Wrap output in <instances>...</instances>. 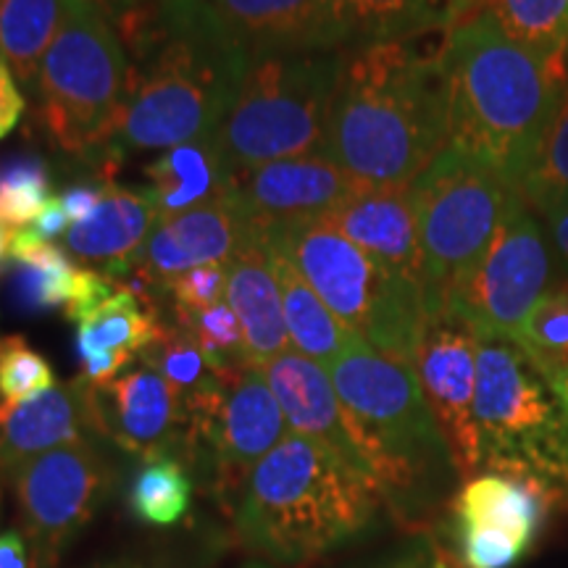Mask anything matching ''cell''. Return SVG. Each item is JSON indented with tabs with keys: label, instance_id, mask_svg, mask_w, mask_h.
I'll return each mask as SVG.
<instances>
[{
	"label": "cell",
	"instance_id": "6da1fadb",
	"mask_svg": "<svg viewBox=\"0 0 568 568\" xmlns=\"http://www.w3.org/2000/svg\"><path fill=\"white\" fill-rule=\"evenodd\" d=\"M450 142L443 55L416 40L343 48L322 153L358 187H410Z\"/></svg>",
	"mask_w": 568,
	"mask_h": 568
},
{
	"label": "cell",
	"instance_id": "7a4b0ae2",
	"mask_svg": "<svg viewBox=\"0 0 568 568\" xmlns=\"http://www.w3.org/2000/svg\"><path fill=\"white\" fill-rule=\"evenodd\" d=\"M450 145L477 155L521 195L564 98L568 69L510 40L487 11L445 32Z\"/></svg>",
	"mask_w": 568,
	"mask_h": 568
},
{
	"label": "cell",
	"instance_id": "3957f363",
	"mask_svg": "<svg viewBox=\"0 0 568 568\" xmlns=\"http://www.w3.org/2000/svg\"><path fill=\"white\" fill-rule=\"evenodd\" d=\"M166 34L138 67L122 124L109 153L169 151L182 142L216 138L237 95L251 53L203 0H163Z\"/></svg>",
	"mask_w": 568,
	"mask_h": 568
},
{
	"label": "cell",
	"instance_id": "277c9868",
	"mask_svg": "<svg viewBox=\"0 0 568 568\" xmlns=\"http://www.w3.org/2000/svg\"><path fill=\"white\" fill-rule=\"evenodd\" d=\"M329 376L382 503L400 518L429 514L458 471L416 368L355 337Z\"/></svg>",
	"mask_w": 568,
	"mask_h": 568
},
{
	"label": "cell",
	"instance_id": "5b68a950",
	"mask_svg": "<svg viewBox=\"0 0 568 568\" xmlns=\"http://www.w3.org/2000/svg\"><path fill=\"white\" fill-rule=\"evenodd\" d=\"M382 497L314 439L287 437L253 468L234 508L240 542L274 564H314L368 529Z\"/></svg>",
	"mask_w": 568,
	"mask_h": 568
},
{
	"label": "cell",
	"instance_id": "8992f818",
	"mask_svg": "<svg viewBox=\"0 0 568 568\" xmlns=\"http://www.w3.org/2000/svg\"><path fill=\"white\" fill-rule=\"evenodd\" d=\"M474 416L481 471L521 481L548 508H568V410L518 345L481 339Z\"/></svg>",
	"mask_w": 568,
	"mask_h": 568
},
{
	"label": "cell",
	"instance_id": "52a82bcc",
	"mask_svg": "<svg viewBox=\"0 0 568 568\" xmlns=\"http://www.w3.org/2000/svg\"><path fill=\"white\" fill-rule=\"evenodd\" d=\"M264 237L293 261L351 335L414 366L426 326L424 293L416 282L389 272L324 219L274 226Z\"/></svg>",
	"mask_w": 568,
	"mask_h": 568
},
{
	"label": "cell",
	"instance_id": "ba28073f",
	"mask_svg": "<svg viewBox=\"0 0 568 568\" xmlns=\"http://www.w3.org/2000/svg\"><path fill=\"white\" fill-rule=\"evenodd\" d=\"M339 53L251 55L216 142L234 176L264 163L322 153L335 98Z\"/></svg>",
	"mask_w": 568,
	"mask_h": 568
},
{
	"label": "cell",
	"instance_id": "9c48e42d",
	"mask_svg": "<svg viewBox=\"0 0 568 568\" xmlns=\"http://www.w3.org/2000/svg\"><path fill=\"white\" fill-rule=\"evenodd\" d=\"M38 116L59 151L105 159L122 124L130 59L98 6L80 0L38 74Z\"/></svg>",
	"mask_w": 568,
	"mask_h": 568
},
{
	"label": "cell",
	"instance_id": "30bf717a",
	"mask_svg": "<svg viewBox=\"0 0 568 568\" xmlns=\"http://www.w3.org/2000/svg\"><path fill=\"white\" fill-rule=\"evenodd\" d=\"M422 251L426 318L445 311L453 290L474 272L495 240L516 190L489 163L450 145L410 184Z\"/></svg>",
	"mask_w": 568,
	"mask_h": 568
},
{
	"label": "cell",
	"instance_id": "8fae6325",
	"mask_svg": "<svg viewBox=\"0 0 568 568\" xmlns=\"http://www.w3.org/2000/svg\"><path fill=\"white\" fill-rule=\"evenodd\" d=\"M556 255L539 216L514 195L487 253L447 297V316H456L479 339L514 343L537 303L556 284Z\"/></svg>",
	"mask_w": 568,
	"mask_h": 568
},
{
	"label": "cell",
	"instance_id": "7c38bea8",
	"mask_svg": "<svg viewBox=\"0 0 568 568\" xmlns=\"http://www.w3.org/2000/svg\"><path fill=\"white\" fill-rule=\"evenodd\" d=\"M195 460H209L211 487L234 516L253 468L287 437V422L258 366L219 374V385L190 408Z\"/></svg>",
	"mask_w": 568,
	"mask_h": 568
},
{
	"label": "cell",
	"instance_id": "4fadbf2b",
	"mask_svg": "<svg viewBox=\"0 0 568 568\" xmlns=\"http://www.w3.org/2000/svg\"><path fill=\"white\" fill-rule=\"evenodd\" d=\"M19 531L34 568H53L101 508L113 474L90 439L30 458L11 474Z\"/></svg>",
	"mask_w": 568,
	"mask_h": 568
},
{
	"label": "cell",
	"instance_id": "5bb4252c",
	"mask_svg": "<svg viewBox=\"0 0 568 568\" xmlns=\"http://www.w3.org/2000/svg\"><path fill=\"white\" fill-rule=\"evenodd\" d=\"M84 389L92 435L111 439L142 460L180 458L187 468L195 464L187 403L151 366H130L105 385L84 382Z\"/></svg>",
	"mask_w": 568,
	"mask_h": 568
},
{
	"label": "cell",
	"instance_id": "9a60e30c",
	"mask_svg": "<svg viewBox=\"0 0 568 568\" xmlns=\"http://www.w3.org/2000/svg\"><path fill=\"white\" fill-rule=\"evenodd\" d=\"M479 345L481 339L471 326L456 316L439 314L426 318L414 361L418 385L450 447L460 481L481 474L479 429L474 416Z\"/></svg>",
	"mask_w": 568,
	"mask_h": 568
},
{
	"label": "cell",
	"instance_id": "2e32d148",
	"mask_svg": "<svg viewBox=\"0 0 568 568\" xmlns=\"http://www.w3.org/2000/svg\"><path fill=\"white\" fill-rule=\"evenodd\" d=\"M358 184L324 153L264 163L234 176L232 205L247 232L266 234L274 226L324 219Z\"/></svg>",
	"mask_w": 568,
	"mask_h": 568
},
{
	"label": "cell",
	"instance_id": "e0dca14e",
	"mask_svg": "<svg viewBox=\"0 0 568 568\" xmlns=\"http://www.w3.org/2000/svg\"><path fill=\"white\" fill-rule=\"evenodd\" d=\"M243 237L245 226L234 211L232 197L224 203L203 205L155 224L132 274L145 290L166 293V284L190 268L226 264Z\"/></svg>",
	"mask_w": 568,
	"mask_h": 568
},
{
	"label": "cell",
	"instance_id": "ac0fdd59",
	"mask_svg": "<svg viewBox=\"0 0 568 568\" xmlns=\"http://www.w3.org/2000/svg\"><path fill=\"white\" fill-rule=\"evenodd\" d=\"M261 372L280 400L284 422L293 435L314 439L329 453H335L337 458H343L347 466H353L355 471L368 477L364 458L347 429L345 410L339 406L332 376L324 366L290 347L274 361H268Z\"/></svg>",
	"mask_w": 568,
	"mask_h": 568
},
{
	"label": "cell",
	"instance_id": "d6986e66",
	"mask_svg": "<svg viewBox=\"0 0 568 568\" xmlns=\"http://www.w3.org/2000/svg\"><path fill=\"white\" fill-rule=\"evenodd\" d=\"M343 237L422 287V251L410 187H358L324 216Z\"/></svg>",
	"mask_w": 568,
	"mask_h": 568
},
{
	"label": "cell",
	"instance_id": "ffe728a7",
	"mask_svg": "<svg viewBox=\"0 0 568 568\" xmlns=\"http://www.w3.org/2000/svg\"><path fill=\"white\" fill-rule=\"evenodd\" d=\"M90 432L88 389L82 376L30 400H0V474L11 477L30 458L84 443Z\"/></svg>",
	"mask_w": 568,
	"mask_h": 568
},
{
	"label": "cell",
	"instance_id": "44dd1931",
	"mask_svg": "<svg viewBox=\"0 0 568 568\" xmlns=\"http://www.w3.org/2000/svg\"><path fill=\"white\" fill-rule=\"evenodd\" d=\"M251 55L343 51L329 0H211Z\"/></svg>",
	"mask_w": 568,
	"mask_h": 568
},
{
	"label": "cell",
	"instance_id": "7402d4cb",
	"mask_svg": "<svg viewBox=\"0 0 568 568\" xmlns=\"http://www.w3.org/2000/svg\"><path fill=\"white\" fill-rule=\"evenodd\" d=\"M226 303L243 326L253 366L264 368L276 355L290 351L280 284L264 234L245 230L243 243L226 261Z\"/></svg>",
	"mask_w": 568,
	"mask_h": 568
},
{
	"label": "cell",
	"instance_id": "603a6c76",
	"mask_svg": "<svg viewBox=\"0 0 568 568\" xmlns=\"http://www.w3.org/2000/svg\"><path fill=\"white\" fill-rule=\"evenodd\" d=\"M155 224L153 205L142 190L138 193L109 182L95 213L80 224H71L63 234V245L77 258L101 266V274L119 282L134 272Z\"/></svg>",
	"mask_w": 568,
	"mask_h": 568
},
{
	"label": "cell",
	"instance_id": "cb8c5ba5",
	"mask_svg": "<svg viewBox=\"0 0 568 568\" xmlns=\"http://www.w3.org/2000/svg\"><path fill=\"white\" fill-rule=\"evenodd\" d=\"M145 180L148 187L142 193L151 201L159 224L203 205L230 201L234 190V172L216 138L169 148L148 163Z\"/></svg>",
	"mask_w": 568,
	"mask_h": 568
},
{
	"label": "cell",
	"instance_id": "d4e9b609",
	"mask_svg": "<svg viewBox=\"0 0 568 568\" xmlns=\"http://www.w3.org/2000/svg\"><path fill=\"white\" fill-rule=\"evenodd\" d=\"M343 48L416 40L456 24L450 0H329Z\"/></svg>",
	"mask_w": 568,
	"mask_h": 568
},
{
	"label": "cell",
	"instance_id": "484cf974",
	"mask_svg": "<svg viewBox=\"0 0 568 568\" xmlns=\"http://www.w3.org/2000/svg\"><path fill=\"white\" fill-rule=\"evenodd\" d=\"M548 510L542 497L531 487L489 471L464 481V487L453 497L456 529L506 531L527 550L542 529Z\"/></svg>",
	"mask_w": 568,
	"mask_h": 568
},
{
	"label": "cell",
	"instance_id": "4316f807",
	"mask_svg": "<svg viewBox=\"0 0 568 568\" xmlns=\"http://www.w3.org/2000/svg\"><path fill=\"white\" fill-rule=\"evenodd\" d=\"M268 253H272L274 276L276 284H280L282 316L290 347L329 372V366L345 353V347L353 343L355 335H351L337 322V316L326 308L316 290L303 280L287 255H282L272 243H268Z\"/></svg>",
	"mask_w": 568,
	"mask_h": 568
},
{
	"label": "cell",
	"instance_id": "83f0119b",
	"mask_svg": "<svg viewBox=\"0 0 568 568\" xmlns=\"http://www.w3.org/2000/svg\"><path fill=\"white\" fill-rule=\"evenodd\" d=\"M161 326L159 305L140 284L119 282L116 290L77 322V353L80 361L98 355H138L151 345Z\"/></svg>",
	"mask_w": 568,
	"mask_h": 568
},
{
	"label": "cell",
	"instance_id": "f1b7e54d",
	"mask_svg": "<svg viewBox=\"0 0 568 568\" xmlns=\"http://www.w3.org/2000/svg\"><path fill=\"white\" fill-rule=\"evenodd\" d=\"M80 0H0V59L27 88Z\"/></svg>",
	"mask_w": 568,
	"mask_h": 568
},
{
	"label": "cell",
	"instance_id": "f546056e",
	"mask_svg": "<svg viewBox=\"0 0 568 568\" xmlns=\"http://www.w3.org/2000/svg\"><path fill=\"white\" fill-rule=\"evenodd\" d=\"M568 410V276L556 280L514 339Z\"/></svg>",
	"mask_w": 568,
	"mask_h": 568
},
{
	"label": "cell",
	"instance_id": "4dcf8cb0",
	"mask_svg": "<svg viewBox=\"0 0 568 568\" xmlns=\"http://www.w3.org/2000/svg\"><path fill=\"white\" fill-rule=\"evenodd\" d=\"M481 11L518 45L568 69V0H485Z\"/></svg>",
	"mask_w": 568,
	"mask_h": 568
},
{
	"label": "cell",
	"instance_id": "1f68e13d",
	"mask_svg": "<svg viewBox=\"0 0 568 568\" xmlns=\"http://www.w3.org/2000/svg\"><path fill=\"white\" fill-rule=\"evenodd\" d=\"M130 510L145 527H174L190 510L193 477L180 458L145 460L130 487Z\"/></svg>",
	"mask_w": 568,
	"mask_h": 568
},
{
	"label": "cell",
	"instance_id": "d6a6232c",
	"mask_svg": "<svg viewBox=\"0 0 568 568\" xmlns=\"http://www.w3.org/2000/svg\"><path fill=\"white\" fill-rule=\"evenodd\" d=\"M138 358L140 364L159 372L184 397L187 408H193L197 400H203L219 385V374L209 366L195 339L176 322H161L151 345Z\"/></svg>",
	"mask_w": 568,
	"mask_h": 568
},
{
	"label": "cell",
	"instance_id": "836d02e7",
	"mask_svg": "<svg viewBox=\"0 0 568 568\" xmlns=\"http://www.w3.org/2000/svg\"><path fill=\"white\" fill-rule=\"evenodd\" d=\"M174 322L195 339V345L201 347L205 361L216 374L253 366L243 326H240L237 314L226 301L211 305L205 311L174 308Z\"/></svg>",
	"mask_w": 568,
	"mask_h": 568
},
{
	"label": "cell",
	"instance_id": "e575fe53",
	"mask_svg": "<svg viewBox=\"0 0 568 568\" xmlns=\"http://www.w3.org/2000/svg\"><path fill=\"white\" fill-rule=\"evenodd\" d=\"M521 197L537 216L545 219L568 205V74L556 119L545 138L537 166L531 169L529 180L524 184Z\"/></svg>",
	"mask_w": 568,
	"mask_h": 568
},
{
	"label": "cell",
	"instance_id": "d590c367",
	"mask_svg": "<svg viewBox=\"0 0 568 568\" xmlns=\"http://www.w3.org/2000/svg\"><path fill=\"white\" fill-rule=\"evenodd\" d=\"M59 385L53 366L24 337H0V400L21 403Z\"/></svg>",
	"mask_w": 568,
	"mask_h": 568
},
{
	"label": "cell",
	"instance_id": "8d00e7d4",
	"mask_svg": "<svg viewBox=\"0 0 568 568\" xmlns=\"http://www.w3.org/2000/svg\"><path fill=\"white\" fill-rule=\"evenodd\" d=\"M460 568H510L527 552L518 539L495 529H458Z\"/></svg>",
	"mask_w": 568,
	"mask_h": 568
},
{
	"label": "cell",
	"instance_id": "74e56055",
	"mask_svg": "<svg viewBox=\"0 0 568 568\" xmlns=\"http://www.w3.org/2000/svg\"><path fill=\"white\" fill-rule=\"evenodd\" d=\"M174 297V308L205 311L226 297V264H209L190 268L166 284Z\"/></svg>",
	"mask_w": 568,
	"mask_h": 568
},
{
	"label": "cell",
	"instance_id": "f35d334b",
	"mask_svg": "<svg viewBox=\"0 0 568 568\" xmlns=\"http://www.w3.org/2000/svg\"><path fill=\"white\" fill-rule=\"evenodd\" d=\"M372 568H456V558L432 535H414Z\"/></svg>",
	"mask_w": 568,
	"mask_h": 568
},
{
	"label": "cell",
	"instance_id": "ab89813d",
	"mask_svg": "<svg viewBox=\"0 0 568 568\" xmlns=\"http://www.w3.org/2000/svg\"><path fill=\"white\" fill-rule=\"evenodd\" d=\"M13 184H53L48 161L34 153H19L0 161V187H13Z\"/></svg>",
	"mask_w": 568,
	"mask_h": 568
},
{
	"label": "cell",
	"instance_id": "60d3db41",
	"mask_svg": "<svg viewBox=\"0 0 568 568\" xmlns=\"http://www.w3.org/2000/svg\"><path fill=\"white\" fill-rule=\"evenodd\" d=\"M111 180H98V182H77L71 184L69 190H63L59 201L67 211L71 224H80L84 219H90L95 213L98 205H101L105 195V184Z\"/></svg>",
	"mask_w": 568,
	"mask_h": 568
},
{
	"label": "cell",
	"instance_id": "b9f144b4",
	"mask_svg": "<svg viewBox=\"0 0 568 568\" xmlns=\"http://www.w3.org/2000/svg\"><path fill=\"white\" fill-rule=\"evenodd\" d=\"M24 109L27 101L21 95L17 77H13L9 63L0 59V140H6L17 130L21 116H24Z\"/></svg>",
	"mask_w": 568,
	"mask_h": 568
},
{
	"label": "cell",
	"instance_id": "7bdbcfd3",
	"mask_svg": "<svg viewBox=\"0 0 568 568\" xmlns=\"http://www.w3.org/2000/svg\"><path fill=\"white\" fill-rule=\"evenodd\" d=\"M69 216L67 211H63V205L59 201V195H53L51 201H48L45 209H42V213L38 219H34V224L30 226V230L38 234L40 240H45V243H53L55 237H61V234L69 232Z\"/></svg>",
	"mask_w": 568,
	"mask_h": 568
},
{
	"label": "cell",
	"instance_id": "ee69618b",
	"mask_svg": "<svg viewBox=\"0 0 568 568\" xmlns=\"http://www.w3.org/2000/svg\"><path fill=\"white\" fill-rule=\"evenodd\" d=\"M0 568H34L30 545L19 529L0 531Z\"/></svg>",
	"mask_w": 568,
	"mask_h": 568
},
{
	"label": "cell",
	"instance_id": "f6af8a7d",
	"mask_svg": "<svg viewBox=\"0 0 568 568\" xmlns=\"http://www.w3.org/2000/svg\"><path fill=\"white\" fill-rule=\"evenodd\" d=\"M548 230H550V245L552 255H556L560 272L568 276V205L548 216Z\"/></svg>",
	"mask_w": 568,
	"mask_h": 568
},
{
	"label": "cell",
	"instance_id": "bcb514c9",
	"mask_svg": "<svg viewBox=\"0 0 568 568\" xmlns=\"http://www.w3.org/2000/svg\"><path fill=\"white\" fill-rule=\"evenodd\" d=\"M450 9H453V17H456V24L460 19L471 17V13H477L485 9V0H450ZM453 24V27H456Z\"/></svg>",
	"mask_w": 568,
	"mask_h": 568
},
{
	"label": "cell",
	"instance_id": "7dc6e473",
	"mask_svg": "<svg viewBox=\"0 0 568 568\" xmlns=\"http://www.w3.org/2000/svg\"><path fill=\"white\" fill-rule=\"evenodd\" d=\"M9 240H11V230H6L3 224H0V268H3V261H9L6 255H9Z\"/></svg>",
	"mask_w": 568,
	"mask_h": 568
},
{
	"label": "cell",
	"instance_id": "c3c4849f",
	"mask_svg": "<svg viewBox=\"0 0 568 568\" xmlns=\"http://www.w3.org/2000/svg\"><path fill=\"white\" fill-rule=\"evenodd\" d=\"M88 3H92V6H98V9H101L103 13H109L111 9H116L119 3H122V0H88Z\"/></svg>",
	"mask_w": 568,
	"mask_h": 568
},
{
	"label": "cell",
	"instance_id": "681fc988",
	"mask_svg": "<svg viewBox=\"0 0 568 568\" xmlns=\"http://www.w3.org/2000/svg\"><path fill=\"white\" fill-rule=\"evenodd\" d=\"M101 568H145V566H138V564H111V566H101Z\"/></svg>",
	"mask_w": 568,
	"mask_h": 568
},
{
	"label": "cell",
	"instance_id": "f907efd6",
	"mask_svg": "<svg viewBox=\"0 0 568 568\" xmlns=\"http://www.w3.org/2000/svg\"><path fill=\"white\" fill-rule=\"evenodd\" d=\"M456 568H460V566H456Z\"/></svg>",
	"mask_w": 568,
	"mask_h": 568
}]
</instances>
